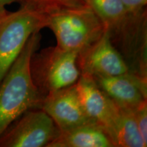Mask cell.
<instances>
[{
  "instance_id": "obj_1",
  "label": "cell",
  "mask_w": 147,
  "mask_h": 147,
  "mask_svg": "<svg viewBox=\"0 0 147 147\" xmlns=\"http://www.w3.org/2000/svg\"><path fill=\"white\" fill-rule=\"evenodd\" d=\"M41 35L35 32L0 82V136L24 113L40 108L44 95L35 85L30 61L40 47Z\"/></svg>"
},
{
  "instance_id": "obj_2",
  "label": "cell",
  "mask_w": 147,
  "mask_h": 147,
  "mask_svg": "<svg viewBox=\"0 0 147 147\" xmlns=\"http://www.w3.org/2000/svg\"><path fill=\"white\" fill-rule=\"evenodd\" d=\"M59 47L78 53L97 41L105 32L102 20L89 5L69 8L47 16Z\"/></svg>"
},
{
  "instance_id": "obj_3",
  "label": "cell",
  "mask_w": 147,
  "mask_h": 147,
  "mask_svg": "<svg viewBox=\"0 0 147 147\" xmlns=\"http://www.w3.org/2000/svg\"><path fill=\"white\" fill-rule=\"evenodd\" d=\"M78 53L58 46L33 54L30 71L33 81L44 96L50 92L73 85L80 78Z\"/></svg>"
},
{
  "instance_id": "obj_4",
  "label": "cell",
  "mask_w": 147,
  "mask_h": 147,
  "mask_svg": "<svg viewBox=\"0 0 147 147\" xmlns=\"http://www.w3.org/2000/svg\"><path fill=\"white\" fill-rule=\"evenodd\" d=\"M47 25V16L25 7L0 18V82L30 36Z\"/></svg>"
},
{
  "instance_id": "obj_5",
  "label": "cell",
  "mask_w": 147,
  "mask_h": 147,
  "mask_svg": "<svg viewBox=\"0 0 147 147\" xmlns=\"http://www.w3.org/2000/svg\"><path fill=\"white\" fill-rule=\"evenodd\" d=\"M61 131L42 109H31L12 122L0 136V147H47Z\"/></svg>"
},
{
  "instance_id": "obj_6",
  "label": "cell",
  "mask_w": 147,
  "mask_h": 147,
  "mask_svg": "<svg viewBox=\"0 0 147 147\" xmlns=\"http://www.w3.org/2000/svg\"><path fill=\"white\" fill-rule=\"evenodd\" d=\"M75 87L86 114L112 140L120 117L119 106L99 87L91 76L80 75Z\"/></svg>"
},
{
  "instance_id": "obj_7",
  "label": "cell",
  "mask_w": 147,
  "mask_h": 147,
  "mask_svg": "<svg viewBox=\"0 0 147 147\" xmlns=\"http://www.w3.org/2000/svg\"><path fill=\"white\" fill-rule=\"evenodd\" d=\"M80 74L88 76H119L130 73L126 61L114 46L107 31L78 53Z\"/></svg>"
},
{
  "instance_id": "obj_8",
  "label": "cell",
  "mask_w": 147,
  "mask_h": 147,
  "mask_svg": "<svg viewBox=\"0 0 147 147\" xmlns=\"http://www.w3.org/2000/svg\"><path fill=\"white\" fill-rule=\"evenodd\" d=\"M40 109L53 119L61 131L93 122L82 107L75 84L47 93Z\"/></svg>"
},
{
  "instance_id": "obj_9",
  "label": "cell",
  "mask_w": 147,
  "mask_h": 147,
  "mask_svg": "<svg viewBox=\"0 0 147 147\" xmlns=\"http://www.w3.org/2000/svg\"><path fill=\"white\" fill-rule=\"evenodd\" d=\"M99 87L119 107L134 110L147 98V78L131 73L92 76Z\"/></svg>"
},
{
  "instance_id": "obj_10",
  "label": "cell",
  "mask_w": 147,
  "mask_h": 147,
  "mask_svg": "<svg viewBox=\"0 0 147 147\" xmlns=\"http://www.w3.org/2000/svg\"><path fill=\"white\" fill-rule=\"evenodd\" d=\"M47 147H115L111 139L101 127L94 122L82 125L65 131Z\"/></svg>"
},
{
  "instance_id": "obj_11",
  "label": "cell",
  "mask_w": 147,
  "mask_h": 147,
  "mask_svg": "<svg viewBox=\"0 0 147 147\" xmlns=\"http://www.w3.org/2000/svg\"><path fill=\"white\" fill-rule=\"evenodd\" d=\"M87 2L102 20L110 39L125 25L129 12L121 0H87Z\"/></svg>"
},
{
  "instance_id": "obj_12",
  "label": "cell",
  "mask_w": 147,
  "mask_h": 147,
  "mask_svg": "<svg viewBox=\"0 0 147 147\" xmlns=\"http://www.w3.org/2000/svg\"><path fill=\"white\" fill-rule=\"evenodd\" d=\"M120 108V117L113 138L115 147H146L138 127L134 110Z\"/></svg>"
},
{
  "instance_id": "obj_13",
  "label": "cell",
  "mask_w": 147,
  "mask_h": 147,
  "mask_svg": "<svg viewBox=\"0 0 147 147\" xmlns=\"http://www.w3.org/2000/svg\"><path fill=\"white\" fill-rule=\"evenodd\" d=\"M21 7L29 8L45 16L69 8L89 5L87 0H15Z\"/></svg>"
},
{
  "instance_id": "obj_14",
  "label": "cell",
  "mask_w": 147,
  "mask_h": 147,
  "mask_svg": "<svg viewBox=\"0 0 147 147\" xmlns=\"http://www.w3.org/2000/svg\"><path fill=\"white\" fill-rule=\"evenodd\" d=\"M134 117L137 126L143 140L147 145V102L141 103L134 110Z\"/></svg>"
},
{
  "instance_id": "obj_15",
  "label": "cell",
  "mask_w": 147,
  "mask_h": 147,
  "mask_svg": "<svg viewBox=\"0 0 147 147\" xmlns=\"http://www.w3.org/2000/svg\"><path fill=\"white\" fill-rule=\"evenodd\" d=\"M128 12H140L146 10L147 0H121Z\"/></svg>"
},
{
  "instance_id": "obj_16",
  "label": "cell",
  "mask_w": 147,
  "mask_h": 147,
  "mask_svg": "<svg viewBox=\"0 0 147 147\" xmlns=\"http://www.w3.org/2000/svg\"><path fill=\"white\" fill-rule=\"evenodd\" d=\"M14 2H15V0H0V18L8 12L6 10L7 5Z\"/></svg>"
}]
</instances>
